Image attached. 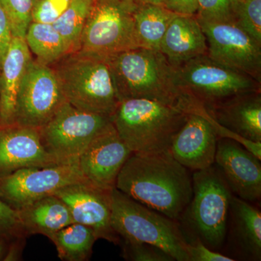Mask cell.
<instances>
[{"label":"cell","mask_w":261,"mask_h":261,"mask_svg":"<svg viewBox=\"0 0 261 261\" xmlns=\"http://www.w3.org/2000/svg\"><path fill=\"white\" fill-rule=\"evenodd\" d=\"M116 188L142 205L177 220L192 197L187 168L169 150L130 154L117 177Z\"/></svg>","instance_id":"6da1fadb"},{"label":"cell","mask_w":261,"mask_h":261,"mask_svg":"<svg viewBox=\"0 0 261 261\" xmlns=\"http://www.w3.org/2000/svg\"><path fill=\"white\" fill-rule=\"evenodd\" d=\"M108 57L121 100L143 98L177 106L189 113L197 108L182 94L174 68L161 51L137 47Z\"/></svg>","instance_id":"7a4b0ae2"},{"label":"cell","mask_w":261,"mask_h":261,"mask_svg":"<svg viewBox=\"0 0 261 261\" xmlns=\"http://www.w3.org/2000/svg\"><path fill=\"white\" fill-rule=\"evenodd\" d=\"M190 113L177 106L130 98L120 101L111 120L132 152L156 153L169 150Z\"/></svg>","instance_id":"3957f363"},{"label":"cell","mask_w":261,"mask_h":261,"mask_svg":"<svg viewBox=\"0 0 261 261\" xmlns=\"http://www.w3.org/2000/svg\"><path fill=\"white\" fill-rule=\"evenodd\" d=\"M49 66L67 102L87 112L113 116L121 99L108 56L72 51Z\"/></svg>","instance_id":"277c9868"},{"label":"cell","mask_w":261,"mask_h":261,"mask_svg":"<svg viewBox=\"0 0 261 261\" xmlns=\"http://www.w3.org/2000/svg\"><path fill=\"white\" fill-rule=\"evenodd\" d=\"M111 226L125 240L159 247L178 261H190L189 243L175 220L142 205L115 187Z\"/></svg>","instance_id":"5b68a950"},{"label":"cell","mask_w":261,"mask_h":261,"mask_svg":"<svg viewBox=\"0 0 261 261\" xmlns=\"http://www.w3.org/2000/svg\"><path fill=\"white\" fill-rule=\"evenodd\" d=\"M182 94L205 108L249 92H261V83L207 56L193 58L173 67Z\"/></svg>","instance_id":"8992f818"},{"label":"cell","mask_w":261,"mask_h":261,"mask_svg":"<svg viewBox=\"0 0 261 261\" xmlns=\"http://www.w3.org/2000/svg\"><path fill=\"white\" fill-rule=\"evenodd\" d=\"M134 0H94L80 50L111 56L140 47L136 34Z\"/></svg>","instance_id":"52a82bcc"},{"label":"cell","mask_w":261,"mask_h":261,"mask_svg":"<svg viewBox=\"0 0 261 261\" xmlns=\"http://www.w3.org/2000/svg\"><path fill=\"white\" fill-rule=\"evenodd\" d=\"M111 122V116L82 111L65 102L39 128L41 142L58 165L78 163L91 141Z\"/></svg>","instance_id":"ba28073f"},{"label":"cell","mask_w":261,"mask_h":261,"mask_svg":"<svg viewBox=\"0 0 261 261\" xmlns=\"http://www.w3.org/2000/svg\"><path fill=\"white\" fill-rule=\"evenodd\" d=\"M192 181V221L206 243L220 247L226 237L232 192L214 166L195 171Z\"/></svg>","instance_id":"9c48e42d"},{"label":"cell","mask_w":261,"mask_h":261,"mask_svg":"<svg viewBox=\"0 0 261 261\" xmlns=\"http://www.w3.org/2000/svg\"><path fill=\"white\" fill-rule=\"evenodd\" d=\"M86 181H88L79 163L22 168L0 177V197L18 210L34 201L54 195L63 187Z\"/></svg>","instance_id":"30bf717a"},{"label":"cell","mask_w":261,"mask_h":261,"mask_svg":"<svg viewBox=\"0 0 261 261\" xmlns=\"http://www.w3.org/2000/svg\"><path fill=\"white\" fill-rule=\"evenodd\" d=\"M65 102L51 67L32 59L19 90L14 123L39 129Z\"/></svg>","instance_id":"8fae6325"},{"label":"cell","mask_w":261,"mask_h":261,"mask_svg":"<svg viewBox=\"0 0 261 261\" xmlns=\"http://www.w3.org/2000/svg\"><path fill=\"white\" fill-rule=\"evenodd\" d=\"M198 21L207 39L209 58L261 83L260 43L232 22Z\"/></svg>","instance_id":"7c38bea8"},{"label":"cell","mask_w":261,"mask_h":261,"mask_svg":"<svg viewBox=\"0 0 261 261\" xmlns=\"http://www.w3.org/2000/svg\"><path fill=\"white\" fill-rule=\"evenodd\" d=\"M112 192L86 181L63 187L55 195L68 207L73 222L89 226L98 239L116 244L120 237L111 226Z\"/></svg>","instance_id":"4fadbf2b"},{"label":"cell","mask_w":261,"mask_h":261,"mask_svg":"<svg viewBox=\"0 0 261 261\" xmlns=\"http://www.w3.org/2000/svg\"><path fill=\"white\" fill-rule=\"evenodd\" d=\"M219 139L214 118L200 106L190 113L169 151L187 169L200 171L214 166Z\"/></svg>","instance_id":"5bb4252c"},{"label":"cell","mask_w":261,"mask_h":261,"mask_svg":"<svg viewBox=\"0 0 261 261\" xmlns=\"http://www.w3.org/2000/svg\"><path fill=\"white\" fill-rule=\"evenodd\" d=\"M132 154L111 122L84 149L79 166L87 181L113 190L120 171Z\"/></svg>","instance_id":"9a60e30c"},{"label":"cell","mask_w":261,"mask_h":261,"mask_svg":"<svg viewBox=\"0 0 261 261\" xmlns=\"http://www.w3.org/2000/svg\"><path fill=\"white\" fill-rule=\"evenodd\" d=\"M215 163L237 197L248 202L260 200V160L255 154L237 141L219 138Z\"/></svg>","instance_id":"2e32d148"},{"label":"cell","mask_w":261,"mask_h":261,"mask_svg":"<svg viewBox=\"0 0 261 261\" xmlns=\"http://www.w3.org/2000/svg\"><path fill=\"white\" fill-rule=\"evenodd\" d=\"M58 165L43 147L38 128L0 126V177L25 168Z\"/></svg>","instance_id":"e0dca14e"},{"label":"cell","mask_w":261,"mask_h":261,"mask_svg":"<svg viewBox=\"0 0 261 261\" xmlns=\"http://www.w3.org/2000/svg\"><path fill=\"white\" fill-rule=\"evenodd\" d=\"M205 110L218 124L231 133L261 142V92L239 94Z\"/></svg>","instance_id":"ac0fdd59"},{"label":"cell","mask_w":261,"mask_h":261,"mask_svg":"<svg viewBox=\"0 0 261 261\" xmlns=\"http://www.w3.org/2000/svg\"><path fill=\"white\" fill-rule=\"evenodd\" d=\"M160 51L173 67L207 55V39L196 15H175L163 36Z\"/></svg>","instance_id":"d6986e66"},{"label":"cell","mask_w":261,"mask_h":261,"mask_svg":"<svg viewBox=\"0 0 261 261\" xmlns=\"http://www.w3.org/2000/svg\"><path fill=\"white\" fill-rule=\"evenodd\" d=\"M32 59L25 39L13 37L0 68V126L15 123L19 90Z\"/></svg>","instance_id":"ffe728a7"},{"label":"cell","mask_w":261,"mask_h":261,"mask_svg":"<svg viewBox=\"0 0 261 261\" xmlns=\"http://www.w3.org/2000/svg\"><path fill=\"white\" fill-rule=\"evenodd\" d=\"M16 211L27 236L42 234L49 238L74 223L68 207L55 195L34 201Z\"/></svg>","instance_id":"44dd1931"},{"label":"cell","mask_w":261,"mask_h":261,"mask_svg":"<svg viewBox=\"0 0 261 261\" xmlns=\"http://www.w3.org/2000/svg\"><path fill=\"white\" fill-rule=\"evenodd\" d=\"M229 211L233 230L247 256L253 260L261 258V213L247 201L231 196Z\"/></svg>","instance_id":"7402d4cb"},{"label":"cell","mask_w":261,"mask_h":261,"mask_svg":"<svg viewBox=\"0 0 261 261\" xmlns=\"http://www.w3.org/2000/svg\"><path fill=\"white\" fill-rule=\"evenodd\" d=\"M175 15L163 5L137 3L134 15L140 47L160 50L163 36Z\"/></svg>","instance_id":"603a6c76"},{"label":"cell","mask_w":261,"mask_h":261,"mask_svg":"<svg viewBox=\"0 0 261 261\" xmlns=\"http://www.w3.org/2000/svg\"><path fill=\"white\" fill-rule=\"evenodd\" d=\"M49 239L56 245L58 257L65 261L88 260L98 240L92 228L79 223L68 225Z\"/></svg>","instance_id":"cb8c5ba5"},{"label":"cell","mask_w":261,"mask_h":261,"mask_svg":"<svg viewBox=\"0 0 261 261\" xmlns=\"http://www.w3.org/2000/svg\"><path fill=\"white\" fill-rule=\"evenodd\" d=\"M25 41L35 61L51 65L69 53L61 34L51 24L32 22L27 29Z\"/></svg>","instance_id":"d4e9b609"},{"label":"cell","mask_w":261,"mask_h":261,"mask_svg":"<svg viewBox=\"0 0 261 261\" xmlns=\"http://www.w3.org/2000/svg\"><path fill=\"white\" fill-rule=\"evenodd\" d=\"M93 3L94 0H70L68 8L53 24L69 53L80 50L82 33Z\"/></svg>","instance_id":"484cf974"},{"label":"cell","mask_w":261,"mask_h":261,"mask_svg":"<svg viewBox=\"0 0 261 261\" xmlns=\"http://www.w3.org/2000/svg\"><path fill=\"white\" fill-rule=\"evenodd\" d=\"M9 19L12 34L14 37L25 39L29 25L32 23L33 0H0Z\"/></svg>","instance_id":"4316f807"},{"label":"cell","mask_w":261,"mask_h":261,"mask_svg":"<svg viewBox=\"0 0 261 261\" xmlns=\"http://www.w3.org/2000/svg\"><path fill=\"white\" fill-rule=\"evenodd\" d=\"M234 23L261 44V0H239Z\"/></svg>","instance_id":"83f0119b"},{"label":"cell","mask_w":261,"mask_h":261,"mask_svg":"<svg viewBox=\"0 0 261 261\" xmlns=\"http://www.w3.org/2000/svg\"><path fill=\"white\" fill-rule=\"evenodd\" d=\"M239 0H197L198 9L196 17L198 20L214 22H232Z\"/></svg>","instance_id":"f1b7e54d"},{"label":"cell","mask_w":261,"mask_h":261,"mask_svg":"<svg viewBox=\"0 0 261 261\" xmlns=\"http://www.w3.org/2000/svg\"><path fill=\"white\" fill-rule=\"evenodd\" d=\"M123 257L127 260L135 261L174 260L159 247L140 242L123 240Z\"/></svg>","instance_id":"f546056e"},{"label":"cell","mask_w":261,"mask_h":261,"mask_svg":"<svg viewBox=\"0 0 261 261\" xmlns=\"http://www.w3.org/2000/svg\"><path fill=\"white\" fill-rule=\"evenodd\" d=\"M70 2V0H38L33 5L32 22L53 25L68 8Z\"/></svg>","instance_id":"4dcf8cb0"},{"label":"cell","mask_w":261,"mask_h":261,"mask_svg":"<svg viewBox=\"0 0 261 261\" xmlns=\"http://www.w3.org/2000/svg\"><path fill=\"white\" fill-rule=\"evenodd\" d=\"M0 235L3 238L20 240L25 235L19 219L18 211L0 197Z\"/></svg>","instance_id":"1f68e13d"},{"label":"cell","mask_w":261,"mask_h":261,"mask_svg":"<svg viewBox=\"0 0 261 261\" xmlns=\"http://www.w3.org/2000/svg\"><path fill=\"white\" fill-rule=\"evenodd\" d=\"M190 261H233L234 259L213 251L204 245L200 240H196L188 245Z\"/></svg>","instance_id":"d6a6232c"},{"label":"cell","mask_w":261,"mask_h":261,"mask_svg":"<svg viewBox=\"0 0 261 261\" xmlns=\"http://www.w3.org/2000/svg\"><path fill=\"white\" fill-rule=\"evenodd\" d=\"M13 37L9 19L0 4V68Z\"/></svg>","instance_id":"836d02e7"},{"label":"cell","mask_w":261,"mask_h":261,"mask_svg":"<svg viewBox=\"0 0 261 261\" xmlns=\"http://www.w3.org/2000/svg\"><path fill=\"white\" fill-rule=\"evenodd\" d=\"M166 9L178 15H195L198 9L197 0H163Z\"/></svg>","instance_id":"e575fe53"},{"label":"cell","mask_w":261,"mask_h":261,"mask_svg":"<svg viewBox=\"0 0 261 261\" xmlns=\"http://www.w3.org/2000/svg\"><path fill=\"white\" fill-rule=\"evenodd\" d=\"M134 1L135 3H139V4H141V3H148V4L163 5V3H164L163 0H134Z\"/></svg>","instance_id":"d590c367"},{"label":"cell","mask_w":261,"mask_h":261,"mask_svg":"<svg viewBox=\"0 0 261 261\" xmlns=\"http://www.w3.org/2000/svg\"><path fill=\"white\" fill-rule=\"evenodd\" d=\"M6 239L0 235V259L3 257L5 252V241Z\"/></svg>","instance_id":"8d00e7d4"},{"label":"cell","mask_w":261,"mask_h":261,"mask_svg":"<svg viewBox=\"0 0 261 261\" xmlns=\"http://www.w3.org/2000/svg\"><path fill=\"white\" fill-rule=\"evenodd\" d=\"M33 1H34V3H35V2L38 1V0H33Z\"/></svg>","instance_id":"74e56055"}]
</instances>
